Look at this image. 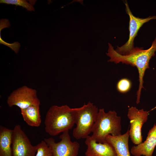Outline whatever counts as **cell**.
I'll use <instances>...</instances> for the list:
<instances>
[{
	"mask_svg": "<svg viewBox=\"0 0 156 156\" xmlns=\"http://www.w3.org/2000/svg\"><path fill=\"white\" fill-rule=\"evenodd\" d=\"M60 140L56 142L52 138H44L50 148L53 156H77L80 144L77 141H72L69 131H65L60 136Z\"/></svg>",
	"mask_w": 156,
	"mask_h": 156,
	"instance_id": "cell-5",
	"label": "cell"
},
{
	"mask_svg": "<svg viewBox=\"0 0 156 156\" xmlns=\"http://www.w3.org/2000/svg\"><path fill=\"white\" fill-rule=\"evenodd\" d=\"M44 124L46 132L51 136L69 131L75 125V108L67 105L51 106L46 113Z\"/></svg>",
	"mask_w": 156,
	"mask_h": 156,
	"instance_id": "cell-2",
	"label": "cell"
},
{
	"mask_svg": "<svg viewBox=\"0 0 156 156\" xmlns=\"http://www.w3.org/2000/svg\"><path fill=\"white\" fill-rule=\"evenodd\" d=\"M129 129L124 134L116 136L108 135L105 141L113 148L116 156H131L129 149Z\"/></svg>",
	"mask_w": 156,
	"mask_h": 156,
	"instance_id": "cell-12",
	"label": "cell"
},
{
	"mask_svg": "<svg viewBox=\"0 0 156 156\" xmlns=\"http://www.w3.org/2000/svg\"><path fill=\"white\" fill-rule=\"evenodd\" d=\"M40 104L33 105L21 110V113L24 121L29 125L37 127L41 122L40 112Z\"/></svg>",
	"mask_w": 156,
	"mask_h": 156,
	"instance_id": "cell-13",
	"label": "cell"
},
{
	"mask_svg": "<svg viewBox=\"0 0 156 156\" xmlns=\"http://www.w3.org/2000/svg\"><path fill=\"white\" fill-rule=\"evenodd\" d=\"M12 156H35L37 152L36 145L32 144L18 125L12 129Z\"/></svg>",
	"mask_w": 156,
	"mask_h": 156,
	"instance_id": "cell-7",
	"label": "cell"
},
{
	"mask_svg": "<svg viewBox=\"0 0 156 156\" xmlns=\"http://www.w3.org/2000/svg\"><path fill=\"white\" fill-rule=\"evenodd\" d=\"M85 144L87 146L85 156H116L113 147L106 141L98 142L89 135L85 139Z\"/></svg>",
	"mask_w": 156,
	"mask_h": 156,
	"instance_id": "cell-10",
	"label": "cell"
},
{
	"mask_svg": "<svg viewBox=\"0 0 156 156\" xmlns=\"http://www.w3.org/2000/svg\"><path fill=\"white\" fill-rule=\"evenodd\" d=\"M0 3L21 6L29 11L35 10L33 6L25 0H1Z\"/></svg>",
	"mask_w": 156,
	"mask_h": 156,
	"instance_id": "cell-15",
	"label": "cell"
},
{
	"mask_svg": "<svg viewBox=\"0 0 156 156\" xmlns=\"http://www.w3.org/2000/svg\"><path fill=\"white\" fill-rule=\"evenodd\" d=\"M75 125L72 135L76 140L86 139L92 133L96 120L99 109L89 101L81 107L75 108Z\"/></svg>",
	"mask_w": 156,
	"mask_h": 156,
	"instance_id": "cell-4",
	"label": "cell"
},
{
	"mask_svg": "<svg viewBox=\"0 0 156 156\" xmlns=\"http://www.w3.org/2000/svg\"><path fill=\"white\" fill-rule=\"evenodd\" d=\"M121 121L120 117L115 111L105 112L104 108L99 109L91 136L97 142L103 143L109 135H120L121 134Z\"/></svg>",
	"mask_w": 156,
	"mask_h": 156,
	"instance_id": "cell-3",
	"label": "cell"
},
{
	"mask_svg": "<svg viewBox=\"0 0 156 156\" xmlns=\"http://www.w3.org/2000/svg\"><path fill=\"white\" fill-rule=\"evenodd\" d=\"M126 6V11L129 18V37L128 40L120 47L117 46L115 51L118 53L123 55L129 54L135 47L134 40L140 28L144 23L152 19H156V16H149L146 18H141L134 16L131 11L126 1L124 2Z\"/></svg>",
	"mask_w": 156,
	"mask_h": 156,
	"instance_id": "cell-6",
	"label": "cell"
},
{
	"mask_svg": "<svg viewBox=\"0 0 156 156\" xmlns=\"http://www.w3.org/2000/svg\"><path fill=\"white\" fill-rule=\"evenodd\" d=\"M150 111L143 109H138L132 106L128 109L127 116L130 120L129 137L132 143L136 145L142 142V128L147 120Z\"/></svg>",
	"mask_w": 156,
	"mask_h": 156,
	"instance_id": "cell-8",
	"label": "cell"
},
{
	"mask_svg": "<svg viewBox=\"0 0 156 156\" xmlns=\"http://www.w3.org/2000/svg\"><path fill=\"white\" fill-rule=\"evenodd\" d=\"M36 146L37 152L35 156H53L51 149L44 140Z\"/></svg>",
	"mask_w": 156,
	"mask_h": 156,
	"instance_id": "cell-16",
	"label": "cell"
},
{
	"mask_svg": "<svg viewBox=\"0 0 156 156\" xmlns=\"http://www.w3.org/2000/svg\"><path fill=\"white\" fill-rule=\"evenodd\" d=\"M0 43L7 46L10 48L14 51L15 53H18L21 45L18 42H16L13 43H10L6 42L4 41L1 38V35L0 34Z\"/></svg>",
	"mask_w": 156,
	"mask_h": 156,
	"instance_id": "cell-18",
	"label": "cell"
},
{
	"mask_svg": "<svg viewBox=\"0 0 156 156\" xmlns=\"http://www.w3.org/2000/svg\"><path fill=\"white\" fill-rule=\"evenodd\" d=\"M156 146V124L149 131L143 142L133 146L130 153L133 156H153Z\"/></svg>",
	"mask_w": 156,
	"mask_h": 156,
	"instance_id": "cell-11",
	"label": "cell"
},
{
	"mask_svg": "<svg viewBox=\"0 0 156 156\" xmlns=\"http://www.w3.org/2000/svg\"><path fill=\"white\" fill-rule=\"evenodd\" d=\"M7 103L10 107L16 106L21 110L32 105L40 104L36 90L26 86L13 91L8 96Z\"/></svg>",
	"mask_w": 156,
	"mask_h": 156,
	"instance_id": "cell-9",
	"label": "cell"
},
{
	"mask_svg": "<svg viewBox=\"0 0 156 156\" xmlns=\"http://www.w3.org/2000/svg\"><path fill=\"white\" fill-rule=\"evenodd\" d=\"M155 108H156V107H155L154 108H153L151 110H153V109H155Z\"/></svg>",
	"mask_w": 156,
	"mask_h": 156,
	"instance_id": "cell-19",
	"label": "cell"
},
{
	"mask_svg": "<svg viewBox=\"0 0 156 156\" xmlns=\"http://www.w3.org/2000/svg\"><path fill=\"white\" fill-rule=\"evenodd\" d=\"M132 84L131 81L128 79L123 78L120 80L116 85L117 90L122 93L128 92L131 89Z\"/></svg>",
	"mask_w": 156,
	"mask_h": 156,
	"instance_id": "cell-17",
	"label": "cell"
},
{
	"mask_svg": "<svg viewBox=\"0 0 156 156\" xmlns=\"http://www.w3.org/2000/svg\"><path fill=\"white\" fill-rule=\"evenodd\" d=\"M109 48L108 52L106 53L110 59L108 62H114L116 64L121 62L123 64L135 66L138 69L139 74V84L137 92L136 103L140 102L141 92L144 88L143 78L146 69L149 68L150 60L155 55L156 51V36L152 43L151 47L146 50L143 49L142 47H135V49L129 54L123 55L118 53L114 49L112 45L108 43Z\"/></svg>",
	"mask_w": 156,
	"mask_h": 156,
	"instance_id": "cell-1",
	"label": "cell"
},
{
	"mask_svg": "<svg viewBox=\"0 0 156 156\" xmlns=\"http://www.w3.org/2000/svg\"><path fill=\"white\" fill-rule=\"evenodd\" d=\"M12 130L0 126V156H12Z\"/></svg>",
	"mask_w": 156,
	"mask_h": 156,
	"instance_id": "cell-14",
	"label": "cell"
}]
</instances>
